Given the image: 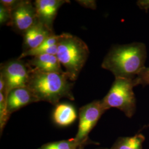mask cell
I'll return each instance as SVG.
<instances>
[{
    "instance_id": "cell-1",
    "label": "cell",
    "mask_w": 149,
    "mask_h": 149,
    "mask_svg": "<svg viewBox=\"0 0 149 149\" xmlns=\"http://www.w3.org/2000/svg\"><path fill=\"white\" fill-rule=\"evenodd\" d=\"M74 85L65 71L48 72L32 67L27 87L38 101L47 102L55 106L62 98L74 100Z\"/></svg>"
},
{
    "instance_id": "cell-2",
    "label": "cell",
    "mask_w": 149,
    "mask_h": 149,
    "mask_svg": "<svg viewBox=\"0 0 149 149\" xmlns=\"http://www.w3.org/2000/svg\"><path fill=\"white\" fill-rule=\"evenodd\" d=\"M146 55L143 43L116 45L107 54L102 67L111 71L116 78L134 79L145 68Z\"/></svg>"
},
{
    "instance_id": "cell-3",
    "label": "cell",
    "mask_w": 149,
    "mask_h": 149,
    "mask_svg": "<svg viewBox=\"0 0 149 149\" xmlns=\"http://www.w3.org/2000/svg\"><path fill=\"white\" fill-rule=\"evenodd\" d=\"M89 54L87 45L80 38L66 33L60 35L56 56L72 82L78 79Z\"/></svg>"
},
{
    "instance_id": "cell-4",
    "label": "cell",
    "mask_w": 149,
    "mask_h": 149,
    "mask_svg": "<svg viewBox=\"0 0 149 149\" xmlns=\"http://www.w3.org/2000/svg\"><path fill=\"white\" fill-rule=\"evenodd\" d=\"M134 87L133 79L116 78L106 96L102 100L107 110L115 108L127 117H133L136 108Z\"/></svg>"
},
{
    "instance_id": "cell-5",
    "label": "cell",
    "mask_w": 149,
    "mask_h": 149,
    "mask_svg": "<svg viewBox=\"0 0 149 149\" xmlns=\"http://www.w3.org/2000/svg\"><path fill=\"white\" fill-rule=\"evenodd\" d=\"M107 111L102 100L93 101L81 107L79 128L74 138L80 142L90 141L89 134Z\"/></svg>"
},
{
    "instance_id": "cell-6",
    "label": "cell",
    "mask_w": 149,
    "mask_h": 149,
    "mask_svg": "<svg viewBox=\"0 0 149 149\" xmlns=\"http://www.w3.org/2000/svg\"><path fill=\"white\" fill-rule=\"evenodd\" d=\"M31 68L28 63L18 59L1 65L0 74L5 81L7 95L14 88L27 87Z\"/></svg>"
},
{
    "instance_id": "cell-7",
    "label": "cell",
    "mask_w": 149,
    "mask_h": 149,
    "mask_svg": "<svg viewBox=\"0 0 149 149\" xmlns=\"http://www.w3.org/2000/svg\"><path fill=\"white\" fill-rule=\"evenodd\" d=\"M11 16L10 26L23 36L38 21L34 3L29 0H21L11 11Z\"/></svg>"
},
{
    "instance_id": "cell-8",
    "label": "cell",
    "mask_w": 149,
    "mask_h": 149,
    "mask_svg": "<svg viewBox=\"0 0 149 149\" xmlns=\"http://www.w3.org/2000/svg\"><path fill=\"white\" fill-rule=\"evenodd\" d=\"M66 3L68 0H36L33 2L38 21L54 32V21L59 8Z\"/></svg>"
},
{
    "instance_id": "cell-9",
    "label": "cell",
    "mask_w": 149,
    "mask_h": 149,
    "mask_svg": "<svg viewBox=\"0 0 149 149\" xmlns=\"http://www.w3.org/2000/svg\"><path fill=\"white\" fill-rule=\"evenodd\" d=\"M41 22L38 21L23 34V52L37 48L50 36L54 34Z\"/></svg>"
},
{
    "instance_id": "cell-10",
    "label": "cell",
    "mask_w": 149,
    "mask_h": 149,
    "mask_svg": "<svg viewBox=\"0 0 149 149\" xmlns=\"http://www.w3.org/2000/svg\"><path fill=\"white\" fill-rule=\"evenodd\" d=\"M36 102H38L37 99L27 87L14 88L7 96V108L11 114L24 107Z\"/></svg>"
},
{
    "instance_id": "cell-11",
    "label": "cell",
    "mask_w": 149,
    "mask_h": 149,
    "mask_svg": "<svg viewBox=\"0 0 149 149\" xmlns=\"http://www.w3.org/2000/svg\"><path fill=\"white\" fill-rule=\"evenodd\" d=\"M28 64L33 68L44 72H63L61 64L56 55L43 54L33 56L28 60Z\"/></svg>"
},
{
    "instance_id": "cell-12",
    "label": "cell",
    "mask_w": 149,
    "mask_h": 149,
    "mask_svg": "<svg viewBox=\"0 0 149 149\" xmlns=\"http://www.w3.org/2000/svg\"><path fill=\"white\" fill-rule=\"evenodd\" d=\"M77 115L74 107L67 103H59L55 106L53 113L54 123L60 127H68L77 119Z\"/></svg>"
},
{
    "instance_id": "cell-13",
    "label": "cell",
    "mask_w": 149,
    "mask_h": 149,
    "mask_svg": "<svg viewBox=\"0 0 149 149\" xmlns=\"http://www.w3.org/2000/svg\"><path fill=\"white\" fill-rule=\"evenodd\" d=\"M60 35L53 34L48 38L40 46L34 49L23 52L18 59L22 60L27 56H35L43 54H51L56 55L58 51V43L59 42Z\"/></svg>"
},
{
    "instance_id": "cell-14",
    "label": "cell",
    "mask_w": 149,
    "mask_h": 149,
    "mask_svg": "<svg viewBox=\"0 0 149 149\" xmlns=\"http://www.w3.org/2000/svg\"><path fill=\"white\" fill-rule=\"evenodd\" d=\"M145 137L139 133L133 136L119 137L109 149H143Z\"/></svg>"
},
{
    "instance_id": "cell-15",
    "label": "cell",
    "mask_w": 149,
    "mask_h": 149,
    "mask_svg": "<svg viewBox=\"0 0 149 149\" xmlns=\"http://www.w3.org/2000/svg\"><path fill=\"white\" fill-rule=\"evenodd\" d=\"M92 143L95 144L91 140L87 142H80L74 138L48 143L37 149H84L87 145Z\"/></svg>"
},
{
    "instance_id": "cell-16",
    "label": "cell",
    "mask_w": 149,
    "mask_h": 149,
    "mask_svg": "<svg viewBox=\"0 0 149 149\" xmlns=\"http://www.w3.org/2000/svg\"><path fill=\"white\" fill-rule=\"evenodd\" d=\"M11 114L7 108V96L0 92V132L2 135L3 129L8 122Z\"/></svg>"
},
{
    "instance_id": "cell-17",
    "label": "cell",
    "mask_w": 149,
    "mask_h": 149,
    "mask_svg": "<svg viewBox=\"0 0 149 149\" xmlns=\"http://www.w3.org/2000/svg\"><path fill=\"white\" fill-rule=\"evenodd\" d=\"M133 81L135 86L139 85L143 86L149 85V68H144L134 79Z\"/></svg>"
},
{
    "instance_id": "cell-18",
    "label": "cell",
    "mask_w": 149,
    "mask_h": 149,
    "mask_svg": "<svg viewBox=\"0 0 149 149\" xmlns=\"http://www.w3.org/2000/svg\"><path fill=\"white\" fill-rule=\"evenodd\" d=\"M11 12L0 4V24L1 25L6 24L10 26L11 23Z\"/></svg>"
},
{
    "instance_id": "cell-19",
    "label": "cell",
    "mask_w": 149,
    "mask_h": 149,
    "mask_svg": "<svg viewBox=\"0 0 149 149\" xmlns=\"http://www.w3.org/2000/svg\"><path fill=\"white\" fill-rule=\"evenodd\" d=\"M21 0H1L0 4L3 6L9 11H12L17 7Z\"/></svg>"
},
{
    "instance_id": "cell-20",
    "label": "cell",
    "mask_w": 149,
    "mask_h": 149,
    "mask_svg": "<svg viewBox=\"0 0 149 149\" xmlns=\"http://www.w3.org/2000/svg\"><path fill=\"white\" fill-rule=\"evenodd\" d=\"M76 2L81 6L92 10H95L97 7L96 1L94 0H78Z\"/></svg>"
},
{
    "instance_id": "cell-21",
    "label": "cell",
    "mask_w": 149,
    "mask_h": 149,
    "mask_svg": "<svg viewBox=\"0 0 149 149\" xmlns=\"http://www.w3.org/2000/svg\"><path fill=\"white\" fill-rule=\"evenodd\" d=\"M139 7L147 11L149 9V1H138L137 3Z\"/></svg>"
},
{
    "instance_id": "cell-22",
    "label": "cell",
    "mask_w": 149,
    "mask_h": 149,
    "mask_svg": "<svg viewBox=\"0 0 149 149\" xmlns=\"http://www.w3.org/2000/svg\"><path fill=\"white\" fill-rule=\"evenodd\" d=\"M107 149V148H97V149Z\"/></svg>"
},
{
    "instance_id": "cell-23",
    "label": "cell",
    "mask_w": 149,
    "mask_h": 149,
    "mask_svg": "<svg viewBox=\"0 0 149 149\" xmlns=\"http://www.w3.org/2000/svg\"><path fill=\"white\" fill-rule=\"evenodd\" d=\"M145 127H149V125H147V126H146Z\"/></svg>"
}]
</instances>
